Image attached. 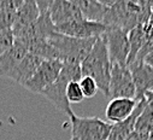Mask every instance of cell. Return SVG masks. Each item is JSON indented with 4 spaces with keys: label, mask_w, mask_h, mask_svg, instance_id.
Here are the masks:
<instances>
[{
    "label": "cell",
    "mask_w": 153,
    "mask_h": 140,
    "mask_svg": "<svg viewBox=\"0 0 153 140\" xmlns=\"http://www.w3.org/2000/svg\"><path fill=\"white\" fill-rule=\"evenodd\" d=\"M128 38H129V45H130V51H129V56L127 59V66L129 64H131L133 62H135L136 56L140 51V48L143 45L145 38H143V30H142V25L139 24L135 28H133L129 33H128Z\"/></svg>",
    "instance_id": "obj_18"
},
{
    "label": "cell",
    "mask_w": 153,
    "mask_h": 140,
    "mask_svg": "<svg viewBox=\"0 0 153 140\" xmlns=\"http://www.w3.org/2000/svg\"><path fill=\"white\" fill-rule=\"evenodd\" d=\"M107 27L104 23L89 21L86 18L74 19L59 25H56V30L60 34L77 39H95L106 31Z\"/></svg>",
    "instance_id": "obj_9"
},
{
    "label": "cell",
    "mask_w": 153,
    "mask_h": 140,
    "mask_svg": "<svg viewBox=\"0 0 153 140\" xmlns=\"http://www.w3.org/2000/svg\"><path fill=\"white\" fill-rule=\"evenodd\" d=\"M79 85H80V88L85 98H93L99 91L95 81L89 76H82L79 80Z\"/></svg>",
    "instance_id": "obj_21"
},
{
    "label": "cell",
    "mask_w": 153,
    "mask_h": 140,
    "mask_svg": "<svg viewBox=\"0 0 153 140\" xmlns=\"http://www.w3.org/2000/svg\"><path fill=\"white\" fill-rule=\"evenodd\" d=\"M69 1L74 3L80 9L83 18L100 23H102V19L108 9L107 6L101 5L95 0H69Z\"/></svg>",
    "instance_id": "obj_17"
},
{
    "label": "cell",
    "mask_w": 153,
    "mask_h": 140,
    "mask_svg": "<svg viewBox=\"0 0 153 140\" xmlns=\"http://www.w3.org/2000/svg\"><path fill=\"white\" fill-rule=\"evenodd\" d=\"M136 104H137V101L135 99H130V98L111 99L106 106V110H105L106 118L112 123L121 122L133 114Z\"/></svg>",
    "instance_id": "obj_13"
},
{
    "label": "cell",
    "mask_w": 153,
    "mask_h": 140,
    "mask_svg": "<svg viewBox=\"0 0 153 140\" xmlns=\"http://www.w3.org/2000/svg\"><path fill=\"white\" fill-rule=\"evenodd\" d=\"M95 39H77L68 35L60 34L58 31L53 33L48 42L56 48L59 54V60L68 64L81 65L83 59L87 57L92 50Z\"/></svg>",
    "instance_id": "obj_3"
},
{
    "label": "cell",
    "mask_w": 153,
    "mask_h": 140,
    "mask_svg": "<svg viewBox=\"0 0 153 140\" xmlns=\"http://www.w3.org/2000/svg\"><path fill=\"white\" fill-rule=\"evenodd\" d=\"M148 140H153V132L149 134V138H148Z\"/></svg>",
    "instance_id": "obj_28"
},
{
    "label": "cell",
    "mask_w": 153,
    "mask_h": 140,
    "mask_svg": "<svg viewBox=\"0 0 153 140\" xmlns=\"http://www.w3.org/2000/svg\"><path fill=\"white\" fill-rule=\"evenodd\" d=\"M148 138H149V134L148 133H145V132H140V130L134 129L133 133L126 140H148Z\"/></svg>",
    "instance_id": "obj_24"
},
{
    "label": "cell",
    "mask_w": 153,
    "mask_h": 140,
    "mask_svg": "<svg viewBox=\"0 0 153 140\" xmlns=\"http://www.w3.org/2000/svg\"><path fill=\"white\" fill-rule=\"evenodd\" d=\"M39 16H40V10L33 0H23L21 7L16 12L15 22L11 28L13 36H16L23 29L28 28L30 24H33L39 18Z\"/></svg>",
    "instance_id": "obj_15"
},
{
    "label": "cell",
    "mask_w": 153,
    "mask_h": 140,
    "mask_svg": "<svg viewBox=\"0 0 153 140\" xmlns=\"http://www.w3.org/2000/svg\"><path fill=\"white\" fill-rule=\"evenodd\" d=\"M145 106H146L145 99L139 100L133 114L129 117H127L126 120H123L121 122L112 123V128H111L107 140H126L135 129L136 120L140 116V114L142 112V110L145 109Z\"/></svg>",
    "instance_id": "obj_12"
},
{
    "label": "cell",
    "mask_w": 153,
    "mask_h": 140,
    "mask_svg": "<svg viewBox=\"0 0 153 140\" xmlns=\"http://www.w3.org/2000/svg\"><path fill=\"white\" fill-rule=\"evenodd\" d=\"M82 77L81 74V65H75V64H68L63 63L62 70L56 79L53 83H51L47 88H45L41 94L47 98L57 109L65 112L68 116L72 114L74 111L70 108V103L66 99L65 92L66 86L71 81H79Z\"/></svg>",
    "instance_id": "obj_4"
},
{
    "label": "cell",
    "mask_w": 153,
    "mask_h": 140,
    "mask_svg": "<svg viewBox=\"0 0 153 140\" xmlns=\"http://www.w3.org/2000/svg\"><path fill=\"white\" fill-rule=\"evenodd\" d=\"M70 140H77V139H76V138H74V136H72V138H71Z\"/></svg>",
    "instance_id": "obj_29"
},
{
    "label": "cell",
    "mask_w": 153,
    "mask_h": 140,
    "mask_svg": "<svg viewBox=\"0 0 153 140\" xmlns=\"http://www.w3.org/2000/svg\"><path fill=\"white\" fill-rule=\"evenodd\" d=\"M48 12L54 27L74 19L83 18L80 9L69 0H54Z\"/></svg>",
    "instance_id": "obj_11"
},
{
    "label": "cell",
    "mask_w": 153,
    "mask_h": 140,
    "mask_svg": "<svg viewBox=\"0 0 153 140\" xmlns=\"http://www.w3.org/2000/svg\"><path fill=\"white\" fill-rule=\"evenodd\" d=\"M33 1L37 5V7L40 10V13H44V12L50 11V7L52 6L54 0H33Z\"/></svg>",
    "instance_id": "obj_23"
},
{
    "label": "cell",
    "mask_w": 153,
    "mask_h": 140,
    "mask_svg": "<svg viewBox=\"0 0 153 140\" xmlns=\"http://www.w3.org/2000/svg\"><path fill=\"white\" fill-rule=\"evenodd\" d=\"M45 60L40 57H37L31 53H27L24 58L13 68L12 71L6 76L13 81H16L19 85H24L36 71V69L39 68L41 62Z\"/></svg>",
    "instance_id": "obj_14"
},
{
    "label": "cell",
    "mask_w": 153,
    "mask_h": 140,
    "mask_svg": "<svg viewBox=\"0 0 153 140\" xmlns=\"http://www.w3.org/2000/svg\"><path fill=\"white\" fill-rule=\"evenodd\" d=\"M82 76L92 77L98 89L108 98V83L111 76V62L108 58L107 48L102 36L97 38L92 50L81 63Z\"/></svg>",
    "instance_id": "obj_2"
},
{
    "label": "cell",
    "mask_w": 153,
    "mask_h": 140,
    "mask_svg": "<svg viewBox=\"0 0 153 140\" xmlns=\"http://www.w3.org/2000/svg\"><path fill=\"white\" fill-rule=\"evenodd\" d=\"M128 68L135 86V100L139 101L147 91L153 89V68L143 62H134Z\"/></svg>",
    "instance_id": "obj_10"
},
{
    "label": "cell",
    "mask_w": 153,
    "mask_h": 140,
    "mask_svg": "<svg viewBox=\"0 0 153 140\" xmlns=\"http://www.w3.org/2000/svg\"><path fill=\"white\" fill-rule=\"evenodd\" d=\"M149 3H151V16H149V18L153 21V0H149Z\"/></svg>",
    "instance_id": "obj_27"
},
{
    "label": "cell",
    "mask_w": 153,
    "mask_h": 140,
    "mask_svg": "<svg viewBox=\"0 0 153 140\" xmlns=\"http://www.w3.org/2000/svg\"><path fill=\"white\" fill-rule=\"evenodd\" d=\"M13 40H15V38H13L11 29H7V30H4L0 33V56L12 46Z\"/></svg>",
    "instance_id": "obj_22"
},
{
    "label": "cell",
    "mask_w": 153,
    "mask_h": 140,
    "mask_svg": "<svg viewBox=\"0 0 153 140\" xmlns=\"http://www.w3.org/2000/svg\"><path fill=\"white\" fill-rule=\"evenodd\" d=\"M108 98L135 99V86L133 82L130 70L127 65L111 64Z\"/></svg>",
    "instance_id": "obj_8"
},
{
    "label": "cell",
    "mask_w": 153,
    "mask_h": 140,
    "mask_svg": "<svg viewBox=\"0 0 153 140\" xmlns=\"http://www.w3.org/2000/svg\"><path fill=\"white\" fill-rule=\"evenodd\" d=\"M135 129L148 133V134L153 132V111L148 109L147 106H145V109L137 117L136 123H135Z\"/></svg>",
    "instance_id": "obj_19"
},
{
    "label": "cell",
    "mask_w": 153,
    "mask_h": 140,
    "mask_svg": "<svg viewBox=\"0 0 153 140\" xmlns=\"http://www.w3.org/2000/svg\"><path fill=\"white\" fill-rule=\"evenodd\" d=\"M101 36L105 40L111 64L127 65V59L130 51L128 31L121 28L107 27L106 31Z\"/></svg>",
    "instance_id": "obj_6"
},
{
    "label": "cell",
    "mask_w": 153,
    "mask_h": 140,
    "mask_svg": "<svg viewBox=\"0 0 153 140\" xmlns=\"http://www.w3.org/2000/svg\"><path fill=\"white\" fill-rule=\"evenodd\" d=\"M63 66V62L58 59H45L36 69L34 75L23 85L24 88L33 93L41 94L51 83L56 81Z\"/></svg>",
    "instance_id": "obj_7"
},
{
    "label": "cell",
    "mask_w": 153,
    "mask_h": 140,
    "mask_svg": "<svg viewBox=\"0 0 153 140\" xmlns=\"http://www.w3.org/2000/svg\"><path fill=\"white\" fill-rule=\"evenodd\" d=\"M71 121V134L77 140H107L112 123L99 117H79L74 112L69 115Z\"/></svg>",
    "instance_id": "obj_5"
},
{
    "label": "cell",
    "mask_w": 153,
    "mask_h": 140,
    "mask_svg": "<svg viewBox=\"0 0 153 140\" xmlns=\"http://www.w3.org/2000/svg\"><path fill=\"white\" fill-rule=\"evenodd\" d=\"M142 62H143V63H146L147 65H149V66H152V68H153V51H151L148 54H146V56H145V58L142 59Z\"/></svg>",
    "instance_id": "obj_26"
},
{
    "label": "cell",
    "mask_w": 153,
    "mask_h": 140,
    "mask_svg": "<svg viewBox=\"0 0 153 140\" xmlns=\"http://www.w3.org/2000/svg\"><path fill=\"white\" fill-rule=\"evenodd\" d=\"M65 95H66V99L70 104L71 103H81L85 99V97L82 94V91L80 88L79 81H71V82L68 83Z\"/></svg>",
    "instance_id": "obj_20"
},
{
    "label": "cell",
    "mask_w": 153,
    "mask_h": 140,
    "mask_svg": "<svg viewBox=\"0 0 153 140\" xmlns=\"http://www.w3.org/2000/svg\"><path fill=\"white\" fill-rule=\"evenodd\" d=\"M27 53L28 51L25 45L19 40L15 39L12 46L0 56V76L6 77Z\"/></svg>",
    "instance_id": "obj_16"
},
{
    "label": "cell",
    "mask_w": 153,
    "mask_h": 140,
    "mask_svg": "<svg viewBox=\"0 0 153 140\" xmlns=\"http://www.w3.org/2000/svg\"><path fill=\"white\" fill-rule=\"evenodd\" d=\"M151 16L149 0H117L102 19L106 27L121 28L130 31L139 24L145 23Z\"/></svg>",
    "instance_id": "obj_1"
},
{
    "label": "cell",
    "mask_w": 153,
    "mask_h": 140,
    "mask_svg": "<svg viewBox=\"0 0 153 140\" xmlns=\"http://www.w3.org/2000/svg\"><path fill=\"white\" fill-rule=\"evenodd\" d=\"M143 99H145V103H146V106L153 111V89L147 91L143 94Z\"/></svg>",
    "instance_id": "obj_25"
}]
</instances>
